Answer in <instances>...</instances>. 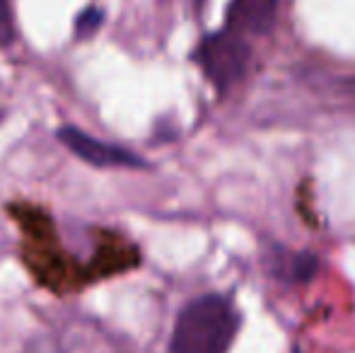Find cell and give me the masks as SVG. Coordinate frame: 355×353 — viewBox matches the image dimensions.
I'll return each instance as SVG.
<instances>
[{"instance_id":"1","label":"cell","mask_w":355,"mask_h":353,"mask_svg":"<svg viewBox=\"0 0 355 353\" xmlns=\"http://www.w3.org/2000/svg\"><path fill=\"white\" fill-rule=\"evenodd\" d=\"M239 329V315L225 295L208 293L177 317L169 353H227Z\"/></svg>"},{"instance_id":"2","label":"cell","mask_w":355,"mask_h":353,"mask_svg":"<svg viewBox=\"0 0 355 353\" xmlns=\"http://www.w3.org/2000/svg\"><path fill=\"white\" fill-rule=\"evenodd\" d=\"M249 58H252L249 42L230 32L227 27L203 37L193 51V61L201 66L203 76L220 94L230 92L237 83H242V78L247 76Z\"/></svg>"},{"instance_id":"3","label":"cell","mask_w":355,"mask_h":353,"mask_svg":"<svg viewBox=\"0 0 355 353\" xmlns=\"http://www.w3.org/2000/svg\"><path fill=\"white\" fill-rule=\"evenodd\" d=\"M58 138L66 148H71L80 160H85L92 167H143L145 162L136 153H131L128 148L116 146V143L97 141V138L87 136L85 131L75 126H63L58 131Z\"/></svg>"},{"instance_id":"4","label":"cell","mask_w":355,"mask_h":353,"mask_svg":"<svg viewBox=\"0 0 355 353\" xmlns=\"http://www.w3.org/2000/svg\"><path fill=\"white\" fill-rule=\"evenodd\" d=\"M225 17L239 37H266L278 19V0H230Z\"/></svg>"},{"instance_id":"5","label":"cell","mask_w":355,"mask_h":353,"mask_svg":"<svg viewBox=\"0 0 355 353\" xmlns=\"http://www.w3.org/2000/svg\"><path fill=\"white\" fill-rule=\"evenodd\" d=\"M278 259L273 268H276L281 276H285V281L293 283H307L317 276L319 271V259L312 252H300V255H288V252L278 250L276 252Z\"/></svg>"},{"instance_id":"6","label":"cell","mask_w":355,"mask_h":353,"mask_svg":"<svg viewBox=\"0 0 355 353\" xmlns=\"http://www.w3.org/2000/svg\"><path fill=\"white\" fill-rule=\"evenodd\" d=\"M102 22H104V12L99 8L83 10V12L78 15V19H75V34H78L80 39L92 37V34L102 27Z\"/></svg>"},{"instance_id":"7","label":"cell","mask_w":355,"mask_h":353,"mask_svg":"<svg viewBox=\"0 0 355 353\" xmlns=\"http://www.w3.org/2000/svg\"><path fill=\"white\" fill-rule=\"evenodd\" d=\"M12 39H15V24H12L10 0H0V46H10Z\"/></svg>"},{"instance_id":"8","label":"cell","mask_w":355,"mask_h":353,"mask_svg":"<svg viewBox=\"0 0 355 353\" xmlns=\"http://www.w3.org/2000/svg\"><path fill=\"white\" fill-rule=\"evenodd\" d=\"M22 353H63V349L58 339H53V336H49V334H42V336H34L22 349Z\"/></svg>"},{"instance_id":"9","label":"cell","mask_w":355,"mask_h":353,"mask_svg":"<svg viewBox=\"0 0 355 353\" xmlns=\"http://www.w3.org/2000/svg\"><path fill=\"white\" fill-rule=\"evenodd\" d=\"M0 119H3V109H0Z\"/></svg>"}]
</instances>
